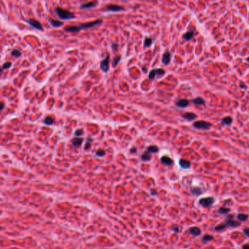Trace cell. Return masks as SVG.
I'll list each match as a JSON object with an SVG mask.
<instances>
[{
  "mask_svg": "<svg viewBox=\"0 0 249 249\" xmlns=\"http://www.w3.org/2000/svg\"><path fill=\"white\" fill-rule=\"evenodd\" d=\"M55 11L57 15L58 16V17L61 19H64V20H67V19H71V18H74L75 16L74 13L64 10L63 8L61 7H56L55 8Z\"/></svg>",
  "mask_w": 249,
  "mask_h": 249,
  "instance_id": "cell-1",
  "label": "cell"
},
{
  "mask_svg": "<svg viewBox=\"0 0 249 249\" xmlns=\"http://www.w3.org/2000/svg\"><path fill=\"white\" fill-rule=\"evenodd\" d=\"M110 67V55L107 53L106 58L100 63V68L104 72H107Z\"/></svg>",
  "mask_w": 249,
  "mask_h": 249,
  "instance_id": "cell-2",
  "label": "cell"
},
{
  "mask_svg": "<svg viewBox=\"0 0 249 249\" xmlns=\"http://www.w3.org/2000/svg\"><path fill=\"white\" fill-rule=\"evenodd\" d=\"M165 74V71L162 69H152L149 74V79H155L156 76L162 77Z\"/></svg>",
  "mask_w": 249,
  "mask_h": 249,
  "instance_id": "cell-3",
  "label": "cell"
},
{
  "mask_svg": "<svg viewBox=\"0 0 249 249\" xmlns=\"http://www.w3.org/2000/svg\"><path fill=\"white\" fill-rule=\"evenodd\" d=\"M193 126H194V127H195L197 129H208L211 126V124L208 123L207 121H195L193 124Z\"/></svg>",
  "mask_w": 249,
  "mask_h": 249,
  "instance_id": "cell-4",
  "label": "cell"
},
{
  "mask_svg": "<svg viewBox=\"0 0 249 249\" xmlns=\"http://www.w3.org/2000/svg\"><path fill=\"white\" fill-rule=\"evenodd\" d=\"M102 21L98 19L94 21H91V22H88V23H82L79 26V29H89V28H92L94 27L97 25H99L100 23H101Z\"/></svg>",
  "mask_w": 249,
  "mask_h": 249,
  "instance_id": "cell-5",
  "label": "cell"
},
{
  "mask_svg": "<svg viewBox=\"0 0 249 249\" xmlns=\"http://www.w3.org/2000/svg\"><path fill=\"white\" fill-rule=\"evenodd\" d=\"M225 224L227 225V226H230V227H237L238 226L240 225V222H239L238 221H235L233 219V216L232 215H229L227 216V219L226 221Z\"/></svg>",
  "mask_w": 249,
  "mask_h": 249,
  "instance_id": "cell-6",
  "label": "cell"
},
{
  "mask_svg": "<svg viewBox=\"0 0 249 249\" xmlns=\"http://www.w3.org/2000/svg\"><path fill=\"white\" fill-rule=\"evenodd\" d=\"M200 204L203 207H209L214 203V198L212 197H203L200 200Z\"/></svg>",
  "mask_w": 249,
  "mask_h": 249,
  "instance_id": "cell-7",
  "label": "cell"
},
{
  "mask_svg": "<svg viewBox=\"0 0 249 249\" xmlns=\"http://www.w3.org/2000/svg\"><path fill=\"white\" fill-rule=\"evenodd\" d=\"M107 10L112 12H117V11H123L124 10V8L123 7L117 4H109L107 7Z\"/></svg>",
  "mask_w": 249,
  "mask_h": 249,
  "instance_id": "cell-8",
  "label": "cell"
},
{
  "mask_svg": "<svg viewBox=\"0 0 249 249\" xmlns=\"http://www.w3.org/2000/svg\"><path fill=\"white\" fill-rule=\"evenodd\" d=\"M29 24L31 25V26H33L34 28L36 29H39V30H42V24L36 20L35 19H29Z\"/></svg>",
  "mask_w": 249,
  "mask_h": 249,
  "instance_id": "cell-9",
  "label": "cell"
},
{
  "mask_svg": "<svg viewBox=\"0 0 249 249\" xmlns=\"http://www.w3.org/2000/svg\"><path fill=\"white\" fill-rule=\"evenodd\" d=\"M171 53L168 51H166L163 53L162 57V62L164 64H168L171 62Z\"/></svg>",
  "mask_w": 249,
  "mask_h": 249,
  "instance_id": "cell-10",
  "label": "cell"
},
{
  "mask_svg": "<svg viewBox=\"0 0 249 249\" xmlns=\"http://www.w3.org/2000/svg\"><path fill=\"white\" fill-rule=\"evenodd\" d=\"M182 117L189 121H192L197 118V115L193 113H186L182 115Z\"/></svg>",
  "mask_w": 249,
  "mask_h": 249,
  "instance_id": "cell-11",
  "label": "cell"
},
{
  "mask_svg": "<svg viewBox=\"0 0 249 249\" xmlns=\"http://www.w3.org/2000/svg\"><path fill=\"white\" fill-rule=\"evenodd\" d=\"M161 162L167 166H171L173 164V161L171 158L168 156H163L161 158Z\"/></svg>",
  "mask_w": 249,
  "mask_h": 249,
  "instance_id": "cell-12",
  "label": "cell"
},
{
  "mask_svg": "<svg viewBox=\"0 0 249 249\" xmlns=\"http://www.w3.org/2000/svg\"><path fill=\"white\" fill-rule=\"evenodd\" d=\"M189 102L187 99H181L176 103V105L178 108H184L187 107L189 105Z\"/></svg>",
  "mask_w": 249,
  "mask_h": 249,
  "instance_id": "cell-13",
  "label": "cell"
},
{
  "mask_svg": "<svg viewBox=\"0 0 249 249\" xmlns=\"http://www.w3.org/2000/svg\"><path fill=\"white\" fill-rule=\"evenodd\" d=\"M49 21L50 23V24L53 26V27H55V28H58V27H61L63 25V23L61 22V21H59L58 20H55V19H51L50 18L49 19Z\"/></svg>",
  "mask_w": 249,
  "mask_h": 249,
  "instance_id": "cell-14",
  "label": "cell"
},
{
  "mask_svg": "<svg viewBox=\"0 0 249 249\" xmlns=\"http://www.w3.org/2000/svg\"><path fill=\"white\" fill-rule=\"evenodd\" d=\"M98 4V1H90V2H88L83 5L81 6V9L82 10H84V9H90V8H92V7H95L96 5Z\"/></svg>",
  "mask_w": 249,
  "mask_h": 249,
  "instance_id": "cell-15",
  "label": "cell"
},
{
  "mask_svg": "<svg viewBox=\"0 0 249 249\" xmlns=\"http://www.w3.org/2000/svg\"><path fill=\"white\" fill-rule=\"evenodd\" d=\"M64 30L67 32H78V31H80V29H79V26H66Z\"/></svg>",
  "mask_w": 249,
  "mask_h": 249,
  "instance_id": "cell-16",
  "label": "cell"
},
{
  "mask_svg": "<svg viewBox=\"0 0 249 249\" xmlns=\"http://www.w3.org/2000/svg\"><path fill=\"white\" fill-rule=\"evenodd\" d=\"M179 164L180 166L184 168V169H188L191 166V163L190 161H187V160H185V159H181L180 161H179Z\"/></svg>",
  "mask_w": 249,
  "mask_h": 249,
  "instance_id": "cell-17",
  "label": "cell"
},
{
  "mask_svg": "<svg viewBox=\"0 0 249 249\" xmlns=\"http://www.w3.org/2000/svg\"><path fill=\"white\" fill-rule=\"evenodd\" d=\"M83 142V139L82 138H79V137H75L72 140V144L74 147H79L82 145Z\"/></svg>",
  "mask_w": 249,
  "mask_h": 249,
  "instance_id": "cell-18",
  "label": "cell"
},
{
  "mask_svg": "<svg viewBox=\"0 0 249 249\" xmlns=\"http://www.w3.org/2000/svg\"><path fill=\"white\" fill-rule=\"evenodd\" d=\"M192 102L195 105H201L205 104V100L201 97H197V98H195V99H192Z\"/></svg>",
  "mask_w": 249,
  "mask_h": 249,
  "instance_id": "cell-19",
  "label": "cell"
},
{
  "mask_svg": "<svg viewBox=\"0 0 249 249\" xmlns=\"http://www.w3.org/2000/svg\"><path fill=\"white\" fill-rule=\"evenodd\" d=\"M141 159H142L143 161H150V160L152 159V156H151V154H150L149 152L146 151L145 153H143V154L141 155Z\"/></svg>",
  "mask_w": 249,
  "mask_h": 249,
  "instance_id": "cell-20",
  "label": "cell"
},
{
  "mask_svg": "<svg viewBox=\"0 0 249 249\" xmlns=\"http://www.w3.org/2000/svg\"><path fill=\"white\" fill-rule=\"evenodd\" d=\"M189 232L195 236H197L201 234V231L198 227H192L189 229Z\"/></svg>",
  "mask_w": 249,
  "mask_h": 249,
  "instance_id": "cell-21",
  "label": "cell"
},
{
  "mask_svg": "<svg viewBox=\"0 0 249 249\" xmlns=\"http://www.w3.org/2000/svg\"><path fill=\"white\" fill-rule=\"evenodd\" d=\"M193 36H194V31H189L184 34L183 38L187 41H189L193 37Z\"/></svg>",
  "mask_w": 249,
  "mask_h": 249,
  "instance_id": "cell-22",
  "label": "cell"
},
{
  "mask_svg": "<svg viewBox=\"0 0 249 249\" xmlns=\"http://www.w3.org/2000/svg\"><path fill=\"white\" fill-rule=\"evenodd\" d=\"M158 151H159V148L157 146H155V145H151V146L148 147L147 149H146V151L149 152V154H151V153H152V154L157 153V152H158Z\"/></svg>",
  "mask_w": 249,
  "mask_h": 249,
  "instance_id": "cell-23",
  "label": "cell"
},
{
  "mask_svg": "<svg viewBox=\"0 0 249 249\" xmlns=\"http://www.w3.org/2000/svg\"><path fill=\"white\" fill-rule=\"evenodd\" d=\"M120 60H121V56H120V55L116 56L114 58L113 61H112V66H113L114 67H117V66L119 64V62H120Z\"/></svg>",
  "mask_w": 249,
  "mask_h": 249,
  "instance_id": "cell-24",
  "label": "cell"
},
{
  "mask_svg": "<svg viewBox=\"0 0 249 249\" xmlns=\"http://www.w3.org/2000/svg\"><path fill=\"white\" fill-rule=\"evenodd\" d=\"M232 122V118L231 117H226L222 119L221 123L224 125H230Z\"/></svg>",
  "mask_w": 249,
  "mask_h": 249,
  "instance_id": "cell-25",
  "label": "cell"
},
{
  "mask_svg": "<svg viewBox=\"0 0 249 249\" xmlns=\"http://www.w3.org/2000/svg\"><path fill=\"white\" fill-rule=\"evenodd\" d=\"M153 40L151 37H146L144 40V47H150L152 44Z\"/></svg>",
  "mask_w": 249,
  "mask_h": 249,
  "instance_id": "cell-26",
  "label": "cell"
},
{
  "mask_svg": "<svg viewBox=\"0 0 249 249\" xmlns=\"http://www.w3.org/2000/svg\"><path fill=\"white\" fill-rule=\"evenodd\" d=\"M54 121H55V120H54L53 118L48 116V117H47L46 118H45V120H44V124L49 126V125L53 124L54 123Z\"/></svg>",
  "mask_w": 249,
  "mask_h": 249,
  "instance_id": "cell-27",
  "label": "cell"
},
{
  "mask_svg": "<svg viewBox=\"0 0 249 249\" xmlns=\"http://www.w3.org/2000/svg\"><path fill=\"white\" fill-rule=\"evenodd\" d=\"M191 191L192 192V194H194L195 195H199V194H202L201 189L200 188H198V187H194V188H192V190H191Z\"/></svg>",
  "mask_w": 249,
  "mask_h": 249,
  "instance_id": "cell-28",
  "label": "cell"
},
{
  "mask_svg": "<svg viewBox=\"0 0 249 249\" xmlns=\"http://www.w3.org/2000/svg\"><path fill=\"white\" fill-rule=\"evenodd\" d=\"M92 142H93V139H88L87 142H86V144L85 145V150H88L90 147H91V145H92Z\"/></svg>",
  "mask_w": 249,
  "mask_h": 249,
  "instance_id": "cell-29",
  "label": "cell"
},
{
  "mask_svg": "<svg viewBox=\"0 0 249 249\" xmlns=\"http://www.w3.org/2000/svg\"><path fill=\"white\" fill-rule=\"evenodd\" d=\"M226 226H227V225L225 224H218V226H216L215 229L216 231H221V230H224L226 228Z\"/></svg>",
  "mask_w": 249,
  "mask_h": 249,
  "instance_id": "cell-30",
  "label": "cell"
},
{
  "mask_svg": "<svg viewBox=\"0 0 249 249\" xmlns=\"http://www.w3.org/2000/svg\"><path fill=\"white\" fill-rule=\"evenodd\" d=\"M248 218V216L244 213H240L237 216V219L240 221H246Z\"/></svg>",
  "mask_w": 249,
  "mask_h": 249,
  "instance_id": "cell-31",
  "label": "cell"
},
{
  "mask_svg": "<svg viewBox=\"0 0 249 249\" xmlns=\"http://www.w3.org/2000/svg\"><path fill=\"white\" fill-rule=\"evenodd\" d=\"M230 211V210L229 208H227V207H221L218 210V212L221 214H226V213H229Z\"/></svg>",
  "mask_w": 249,
  "mask_h": 249,
  "instance_id": "cell-32",
  "label": "cell"
},
{
  "mask_svg": "<svg viewBox=\"0 0 249 249\" xmlns=\"http://www.w3.org/2000/svg\"><path fill=\"white\" fill-rule=\"evenodd\" d=\"M11 55L13 56H15V57H19V56H20L21 53L18 50H13L11 53Z\"/></svg>",
  "mask_w": 249,
  "mask_h": 249,
  "instance_id": "cell-33",
  "label": "cell"
},
{
  "mask_svg": "<svg viewBox=\"0 0 249 249\" xmlns=\"http://www.w3.org/2000/svg\"><path fill=\"white\" fill-rule=\"evenodd\" d=\"M106 154V151L103 149H99L96 151V155L98 156H104Z\"/></svg>",
  "mask_w": 249,
  "mask_h": 249,
  "instance_id": "cell-34",
  "label": "cell"
},
{
  "mask_svg": "<svg viewBox=\"0 0 249 249\" xmlns=\"http://www.w3.org/2000/svg\"><path fill=\"white\" fill-rule=\"evenodd\" d=\"M213 236L206 234V235H205V236L203 237L202 240H203V241H210V240H213Z\"/></svg>",
  "mask_w": 249,
  "mask_h": 249,
  "instance_id": "cell-35",
  "label": "cell"
},
{
  "mask_svg": "<svg viewBox=\"0 0 249 249\" xmlns=\"http://www.w3.org/2000/svg\"><path fill=\"white\" fill-rule=\"evenodd\" d=\"M83 133H84L83 129H78L76 130V132H75V135H76L77 137H79V136L82 135Z\"/></svg>",
  "mask_w": 249,
  "mask_h": 249,
  "instance_id": "cell-36",
  "label": "cell"
},
{
  "mask_svg": "<svg viewBox=\"0 0 249 249\" xmlns=\"http://www.w3.org/2000/svg\"><path fill=\"white\" fill-rule=\"evenodd\" d=\"M11 66H12V64H11V62H6L3 64V67H2V68H3V69H9V68H10Z\"/></svg>",
  "mask_w": 249,
  "mask_h": 249,
  "instance_id": "cell-37",
  "label": "cell"
},
{
  "mask_svg": "<svg viewBox=\"0 0 249 249\" xmlns=\"http://www.w3.org/2000/svg\"><path fill=\"white\" fill-rule=\"evenodd\" d=\"M117 48H118V44L117 43H113L112 44V49L114 50V51H117Z\"/></svg>",
  "mask_w": 249,
  "mask_h": 249,
  "instance_id": "cell-38",
  "label": "cell"
},
{
  "mask_svg": "<svg viewBox=\"0 0 249 249\" xmlns=\"http://www.w3.org/2000/svg\"><path fill=\"white\" fill-rule=\"evenodd\" d=\"M243 232H244V233H245V234H246V236L249 237V229H245L243 230Z\"/></svg>",
  "mask_w": 249,
  "mask_h": 249,
  "instance_id": "cell-39",
  "label": "cell"
},
{
  "mask_svg": "<svg viewBox=\"0 0 249 249\" xmlns=\"http://www.w3.org/2000/svg\"><path fill=\"white\" fill-rule=\"evenodd\" d=\"M136 151H137V149H136V148H131V149L130 150V152L132 153V154H134V153H136Z\"/></svg>",
  "mask_w": 249,
  "mask_h": 249,
  "instance_id": "cell-40",
  "label": "cell"
},
{
  "mask_svg": "<svg viewBox=\"0 0 249 249\" xmlns=\"http://www.w3.org/2000/svg\"><path fill=\"white\" fill-rule=\"evenodd\" d=\"M4 105L2 102H0V110H2L4 109Z\"/></svg>",
  "mask_w": 249,
  "mask_h": 249,
  "instance_id": "cell-41",
  "label": "cell"
},
{
  "mask_svg": "<svg viewBox=\"0 0 249 249\" xmlns=\"http://www.w3.org/2000/svg\"><path fill=\"white\" fill-rule=\"evenodd\" d=\"M243 249H249V244H246L243 246Z\"/></svg>",
  "mask_w": 249,
  "mask_h": 249,
  "instance_id": "cell-42",
  "label": "cell"
},
{
  "mask_svg": "<svg viewBox=\"0 0 249 249\" xmlns=\"http://www.w3.org/2000/svg\"><path fill=\"white\" fill-rule=\"evenodd\" d=\"M1 72H2V68H1V67H0V73H1Z\"/></svg>",
  "mask_w": 249,
  "mask_h": 249,
  "instance_id": "cell-43",
  "label": "cell"
},
{
  "mask_svg": "<svg viewBox=\"0 0 249 249\" xmlns=\"http://www.w3.org/2000/svg\"><path fill=\"white\" fill-rule=\"evenodd\" d=\"M152 194H156V192L155 191H152Z\"/></svg>",
  "mask_w": 249,
  "mask_h": 249,
  "instance_id": "cell-44",
  "label": "cell"
},
{
  "mask_svg": "<svg viewBox=\"0 0 249 249\" xmlns=\"http://www.w3.org/2000/svg\"><path fill=\"white\" fill-rule=\"evenodd\" d=\"M247 61H248V62H249V57H248V59H247Z\"/></svg>",
  "mask_w": 249,
  "mask_h": 249,
  "instance_id": "cell-45",
  "label": "cell"
},
{
  "mask_svg": "<svg viewBox=\"0 0 249 249\" xmlns=\"http://www.w3.org/2000/svg\"><path fill=\"white\" fill-rule=\"evenodd\" d=\"M1 229V227H0V229Z\"/></svg>",
  "mask_w": 249,
  "mask_h": 249,
  "instance_id": "cell-46",
  "label": "cell"
}]
</instances>
